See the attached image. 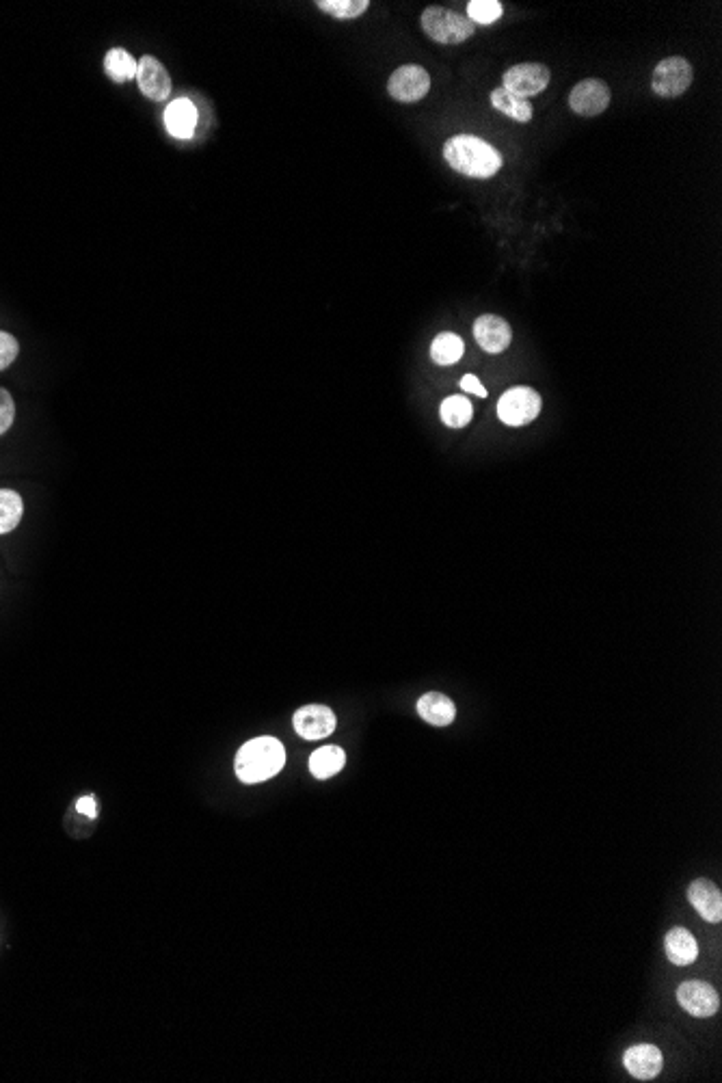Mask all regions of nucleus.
<instances>
[{"label": "nucleus", "instance_id": "24", "mask_svg": "<svg viewBox=\"0 0 722 1083\" xmlns=\"http://www.w3.org/2000/svg\"><path fill=\"white\" fill-rule=\"evenodd\" d=\"M316 7L338 20H353L366 13L370 3L368 0H316Z\"/></svg>", "mask_w": 722, "mask_h": 1083}, {"label": "nucleus", "instance_id": "11", "mask_svg": "<svg viewBox=\"0 0 722 1083\" xmlns=\"http://www.w3.org/2000/svg\"><path fill=\"white\" fill-rule=\"evenodd\" d=\"M137 80H139V89H141V93L145 98H150L154 102H163V100L169 98L171 78H169V72L165 70V65L160 63L156 57L145 55V57L139 59Z\"/></svg>", "mask_w": 722, "mask_h": 1083}, {"label": "nucleus", "instance_id": "13", "mask_svg": "<svg viewBox=\"0 0 722 1083\" xmlns=\"http://www.w3.org/2000/svg\"><path fill=\"white\" fill-rule=\"evenodd\" d=\"M623 1064L632 1077L640 1081L655 1079L662 1071V1051L653 1045H634L625 1051Z\"/></svg>", "mask_w": 722, "mask_h": 1083}, {"label": "nucleus", "instance_id": "28", "mask_svg": "<svg viewBox=\"0 0 722 1083\" xmlns=\"http://www.w3.org/2000/svg\"><path fill=\"white\" fill-rule=\"evenodd\" d=\"M459 385H461V390L467 392V394H474V396H480V398L489 396V392L485 390V385L480 383L478 377H474V374H465Z\"/></svg>", "mask_w": 722, "mask_h": 1083}, {"label": "nucleus", "instance_id": "25", "mask_svg": "<svg viewBox=\"0 0 722 1083\" xmlns=\"http://www.w3.org/2000/svg\"><path fill=\"white\" fill-rule=\"evenodd\" d=\"M504 16V7L498 0H472L467 3V20L474 26H489Z\"/></svg>", "mask_w": 722, "mask_h": 1083}, {"label": "nucleus", "instance_id": "10", "mask_svg": "<svg viewBox=\"0 0 722 1083\" xmlns=\"http://www.w3.org/2000/svg\"><path fill=\"white\" fill-rule=\"evenodd\" d=\"M677 1001L688 1014L699 1016V1019H707L718 1012L720 997L710 984L705 982H684L677 988Z\"/></svg>", "mask_w": 722, "mask_h": 1083}, {"label": "nucleus", "instance_id": "3", "mask_svg": "<svg viewBox=\"0 0 722 1083\" xmlns=\"http://www.w3.org/2000/svg\"><path fill=\"white\" fill-rule=\"evenodd\" d=\"M420 22L424 33L437 44H463L476 31L467 16L446 7H426Z\"/></svg>", "mask_w": 722, "mask_h": 1083}, {"label": "nucleus", "instance_id": "21", "mask_svg": "<svg viewBox=\"0 0 722 1083\" xmlns=\"http://www.w3.org/2000/svg\"><path fill=\"white\" fill-rule=\"evenodd\" d=\"M439 416L450 429H463L472 422L474 407L465 396H448L439 407Z\"/></svg>", "mask_w": 722, "mask_h": 1083}, {"label": "nucleus", "instance_id": "14", "mask_svg": "<svg viewBox=\"0 0 722 1083\" xmlns=\"http://www.w3.org/2000/svg\"><path fill=\"white\" fill-rule=\"evenodd\" d=\"M688 900L697 908V913L705 921H710V924H718L722 919V895L714 882L705 878L694 880L688 887Z\"/></svg>", "mask_w": 722, "mask_h": 1083}, {"label": "nucleus", "instance_id": "26", "mask_svg": "<svg viewBox=\"0 0 722 1083\" xmlns=\"http://www.w3.org/2000/svg\"><path fill=\"white\" fill-rule=\"evenodd\" d=\"M18 353H20L18 340L13 338L11 333L0 331V370H7L13 361H16Z\"/></svg>", "mask_w": 722, "mask_h": 1083}, {"label": "nucleus", "instance_id": "4", "mask_svg": "<svg viewBox=\"0 0 722 1083\" xmlns=\"http://www.w3.org/2000/svg\"><path fill=\"white\" fill-rule=\"evenodd\" d=\"M694 80V70L684 57H668L655 65L651 76V89L660 98L684 96Z\"/></svg>", "mask_w": 722, "mask_h": 1083}, {"label": "nucleus", "instance_id": "19", "mask_svg": "<svg viewBox=\"0 0 722 1083\" xmlns=\"http://www.w3.org/2000/svg\"><path fill=\"white\" fill-rule=\"evenodd\" d=\"M137 59L130 55L124 48H111L104 57V70L111 76L115 83H128V80L137 78Z\"/></svg>", "mask_w": 722, "mask_h": 1083}, {"label": "nucleus", "instance_id": "23", "mask_svg": "<svg viewBox=\"0 0 722 1083\" xmlns=\"http://www.w3.org/2000/svg\"><path fill=\"white\" fill-rule=\"evenodd\" d=\"M24 513V504L18 491L0 489V534H7L18 528Z\"/></svg>", "mask_w": 722, "mask_h": 1083}, {"label": "nucleus", "instance_id": "9", "mask_svg": "<svg viewBox=\"0 0 722 1083\" xmlns=\"http://www.w3.org/2000/svg\"><path fill=\"white\" fill-rule=\"evenodd\" d=\"M294 731H297L303 740H323L327 735L336 731V714H333L325 705H305L294 714Z\"/></svg>", "mask_w": 722, "mask_h": 1083}, {"label": "nucleus", "instance_id": "16", "mask_svg": "<svg viewBox=\"0 0 722 1083\" xmlns=\"http://www.w3.org/2000/svg\"><path fill=\"white\" fill-rule=\"evenodd\" d=\"M664 949H666L668 960L677 967L692 965L699 956L697 941H694V937L686 928H673L671 932H668L664 939Z\"/></svg>", "mask_w": 722, "mask_h": 1083}, {"label": "nucleus", "instance_id": "29", "mask_svg": "<svg viewBox=\"0 0 722 1083\" xmlns=\"http://www.w3.org/2000/svg\"><path fill=\"white\" fill-rule=\"evenodd\" d=\"M76 811H78V813H83V815H87V818H91V820H93V818H96V815H98L96 800H93V796H85V798H80V800L76 802Z\"/></svg>", "mask_w": 722, "mask_h": 1083}, {"label": "nucleus", "instance_id": "12", "mask_svg": "<svg viewBox=\"0 0 722 1083\" xmlns=\"http://www.w3.org/2000/svg\"><path fill=\"white\" fill-rule=\"evenodd\" d=\"M474 338H476L480 349H483L485 353L498 355V353L508 349L513 333H511V327H508V323L504 318L493 316V314H485V316L476 318Z\"/></svg>", "mask_w": 722, "mask_h": 1083}, {"label": "nucleus", "instance_id": "15", "mask_svg": "<svg viewBox=\"0 0 722 1083\" xmlns=\"http://www.w3.org/2000/svg\"><path fill=\"white\" fill-rule=\"evenodd\" d=\"M165 126L171 137L191 139L197 126V109L191 100H173L165 109Z\"/></svg>", "mask_w": 722, "mask_h": 1083}, {"label": "nucleus", "instance_id": "7", "mask_svg": "<svg viewBox=\"0 0 722 1083\" xmlns=\"http://www.w3.org/2000/svg\"><path fill=\"white\" fill-rule=\"evenodd\" d=\"M387 91L398 102H420L431 91V76L422 65H403L387 80Z\"/></svg>", "mask_w": 722, "mask_h": 1083}, {"label": "nucleus", "instance_id": "22", "mask_svg": "<svg viewBox=\"0 0 722 1083\" xmlns=\"http://www.w3.org/2000/svg\"><path fill=\"white\" fill-rule=\"evenodd\" d=\"M465 353V344L457 333H439L431 344V357L437 366H454Z\"/></svg>", "mask_w": 722, "mask_h": 1083}, {"label": "nucleus", "instance_id": "1", "mask_svg": "<svg viewBox=\"0 0 722 1083\" xmlns=\"http://www.w3.org/2000/svg\"><path fill=\"white\" fill-rule=\"evenodd\" d=\"M446 163L467 178L487 180L502 169V154L491 143L474 135H457L444 145Z\"/></svg>", "mask_w": 722, "mask_h": 1083}, {"label": "nucleus", "instance_id": "5", "mask_svg": "<svg viewBox=\"0 0 722 1083\" xmlns=\"http://www.w3.org/2000/svg\"><path fill=\"white\" fill-rule=\"evenodd\" d=\"M541 413V396L532 387H511L498 403V416L508 426H526Z\"/></svg>", "mask_w": 722, "mask_h": 1083}, {"label": "nucleus", "instance_id": "6", "mask_svg": "<svg viewBox=\"0 0 722 1083\" xmlns=\"http://www.w3.org/2000/svg\"><path fill=\"white\" fill-rule=\"evenodd\" d=\"M550 78L552 72L543 63H519L504 74L502 89L513 93L515 98L528 100L532 96H539V93L550 85Z\"/></svg>", "mask_w": 722, "mask_h": 1083}, {"label": "nucleus", "instance_id": "8", "mask_svg": "<svg viewBox=\"0 0 722 1083\" xmlns=\"http://www.w3.org/2000/svg\"><path fill=\"white\" fill-rule=\"evenodd\" d=\"M610 87L599 78H584L571 89L569 106L580 117H597L610 106Z\"/></svg>", "mask_w": 722, "mask_h": 1083}, {"label": "nucleus", "instance_id": "2", "mask_svg": "<svg viewBox=\"0 0 722 1083\" xmlns=\"http://www.w3.org/2000/svg\"><path fill=\"white\" fill-rule=\"evenodd\" d=\"M286 766V751L284 744L271 735L264 738L249 740L245 746H240L236 753V777L247 783H262L273 779L275 774L282 772Z\"/></svg>", "mask_w": 722, "mask_h": 1083}, {"label": "nucleus", "instance_id": "17", "mask_svg": "<svg viewBox=\"0 0 722 1083\" xmlns=\"http://www.w3.org/2000/svg\"><path fill=\"white\" fill-rule=\"evenodd\" d=\"M418 714L433 727H448L454 716H457V707H454L452 699H448L446 694L429 692L418 701Z\"/></svg>", "mask_w": 722, "mask_h": 1083}, {"label": "nucleus", "instance_id": "27", "mask_svg": "<svg viewBox=\"0 0 722 1083\" xmlns=\"http://www.w3.org/2000/svg\"><path fill=\"white\" fill-rule=\"evenodd\" d=\"M13 418H16V405H13L11 394L0 387V435L11 429Z\"/></svg>", "mask_w": 722, "mask_h": 1083}, {"label": "nucleus", "instance_id": "20", "mask_svg": "<svg viewBox=\"0 0 722 1083\" xmlns=\"http://www.w3.org/2000/svg\"><path fill=\"white\" fill-rule=\"evenodd\" d=\"M491 104L493 109L500 111L502 115L515 119V122H521L526 124L532 119V106L528 100H521V98H515L513 93H508L506 89H496L491 91Z\"/></svg>", "mask_w": 722, "mask_h": 1083}, {"label": "nucleus", "instance_id": "18", "mask_svg": "<svg viewBox=\"0 0 722 1083\" xmlns=\"http://www.w3.org/2000/svg\"><path fill=\"white\" fill-rule=\"evenodd\" d=\"M344 764H346V753L340 746H323V748H318V751H314L310 757V770L320 781L336 777V774L344 768Z\"/></svg>", "mask_w": 722, "mask_h": 1083}]
</instances>
